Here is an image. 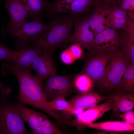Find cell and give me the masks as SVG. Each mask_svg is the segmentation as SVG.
Wrapping results in <instances>:
<instances>
[{"mask_svg":"<svg viewBox=\"0 0 134 134\" xmlns=\"http://www.w3.org/2000/svg\"><path fill=\"white\" fill-rule=\"evenodd\" d=\"M30 69L19 67L8 61L2 62L1 71L3 75L12 73L17 78L19 85V102L41 109L48 101L43 91V83L32 74Z\"/></svg>","mask_w":134,"mask_h":134,"instance_id":"cell-1","label":"cell"},{"mask_svg":"<svg viewBox=\"0 0 134 134\" xmlns=\"http://www.w3.org/2000/svg\"><path fill=\"white\" fill-rule=\"evenodd\" d=\"M82 16L69 15L54 17L51 27L33 43L43 52L53 53L56 48L69 43L71 31L75 22Z\"/></svg>","mask_w":134,"mask_h":134,"instance_id":"cell-2","label":"cell"},{"mask_svg":"<svg viewBox=\"0 0 134 134\" xmlns=\"http://www.w3.org/2000/svg\"><path fill=\"white\" fill-rule=\"evenodd\" d=\"M11 91L0 83V134H29L14 103L9 101Z\"/></svg>","mask_w":134,"mask_h":134,"instance_id":"cell-3","label":"cell"},{"mask_svg":"<svg viewBox=\"0 0 134 134\" xmlns=\"http://www.w3.org/2000/svg\"><path fill=\"white\" fill-rule=\"evenodd\" d=\"M130 63L120 47L113 52L103 78L99 85L105 90H117L129 65Z\"/></svg>","mask_w":134,"mask_h":134,"instance_id":"cell-4","label":"cell"},{"mask_svg":"<svg viewBox=\"0 0 134 134\" xmlns=\"http://www.w3.org/2000/svg\"><path fill=\"white\" fill-rule=\"evenodd\" d=\"M51 21L47 23L34 20L30 22L27 21L13 28L8 29L3 32L13 37L16 38V45L18 49L25 46L26 44L33 43L40 36L49 29L51 27Z\"/></svg>","mask_w":134,"mask_h":134,"instance_id":"cell-5","label":"cell"},{"mask_svg":"<svg viewBox=\"0 0 134 134\" xmlns=\"http://www.w3.org/2000/svg\"><path fill=\"white\" fill-rule=\"evenodd\" d=\"M90 51L82 72L89 76L94 84H99L104 77L112 52H98L92 50Z\"/></svg>","mask_w":134,"mask_h":134,"instance_id":"cell-6","label":"cell"},{"mask_svg":"<svg viewBox=\"0 0 134 134\" xmlns=\"http://www.w3.org/2000/svg\"><path fill=\"white\" fill-rule=\"evenodd\" d=\"M98 0H57L51 2L48 11L51 13H67L81 16L91 13Z\"/></svg>","mask_w":134,"mask_h":134,"instance_id":"cell-7","label":"cell"},{"mask_svg":"<svg viewBox=\"0 0 134 134\" xmlns=\"http://www.w3.org/2000/svg\"><path fill=\"white\" fill-rule=\"evenodd\" d=\"M73 86L71 77L55 74L48 78L43 90L48 101L61 97L66 98L72 91Z\"/></svg>","mask_w":134,"mask_h":134,"instance_id":"cell-8","label":"cell"},{"mask_svg":"<svg viewBox=\"0 0 134 134\" xmlns=\"http://www.w3.org/2000/svg\"><path fill=\"white\" fill-rule=\"evenodd\" d=\"M88 23L95 37L101 32L111 28L107 5L102 0H98L91 13L86 15Z\"/></svg>","mask_w":134,"mask_h":134,"instance_id":"cell-9","label":"cell"},{"mask_svg":"<svg viewBox=\"0 0 134 134\" xmlns=\"http://www.w3.org/2000/svg\"><path fill=\"white\" fill-rule=\"evenodd\" d=\"M121 46L120 34L112 28L100 32L94 37L91 50L103 52H113Z\"/></svg>","mask_w":134,"mask_h":134,"instance_id":"cell-10","label":"cell"},{"mask_svg":"<svg viewBox=\"0 0 134 134\" xmlns=\"http://www.w3.org/2000/svg\"><path fill=\"white\" fill-rule=\"evenodd\" d=\"M86 15L75 22L74 32L70 37L69 43L77 44L90 51L92 49L95 36L88 22Z\"/></svg>","mask_w":134,"mask_h":134,"instance_id":"cell-11","label":"cell"},{"mask_svg":"<svg viewBox=\"0 0 134 134\" xmlns=\"http://www.w3.org/2000/svg\"><path fill=\"white\" fill-rule=\"evenodd\" d=\"M113 101L110 98L105 102L100 104L87 108L82 112L76 119L72 121V124L80 131L103 115L104 113L112 109Z\"/></svg>","mask_w":134,"mask_h":134,"instance_id":"cell-12","label":"cell"},{"mask_svg":"<svg viewBox=\"0 0 134 134\" xmlns=\"http://www.w3.org/2000/svg\"><path fill=\"white\" fill-rule=\"evenodd\" d=\"M107 5L111 28L116 30L122 29L131 36H134V19L130 18L126 12L116 5Z\"/></svg>","mask_w":134,"mask_h":134,"instance_id":"cell-13","label":"cell"},{"mask_svg":"<svg viewBox=\"0 0 134 134\" xmlns=\"http://www.w3.org/2000/svg\"><path fill=\"white\" fill-rule=\"evenodd\" d=\"M52 53L43 52L35 58L31 66V68L36 72L35 76L43 83L44 80L56 73V67L51 56Z\"/></svg>","mask_w":134,"mask_h":134,"instance_id":"cell-14","label":"cell"},{"mask_svg":"<svg viewBox=\"0 0 134 134\" xmlns=\"http://www.w3.org/2000/svg\"><path fill=\"white\" fill-rule=\"evenodd\" d=\"M5 6L9 14L8 29L13 28L26 21L30 13L23 0H6Z\"/></svg>","mask_w":134,"mask_h":134,"instance_id":"cell-15","label":"cell"},{"mask_svg":"<svg viewBox=\"0 0 134 134\" xmlns=\"http://www.w3.org/2000/svg\"><path fill=\"white\" fill-rule=\"evenodd\" d=\"M109 96H103L93 91L81 93L72 98L68 101L77 111L95 106L100 101L107 100Z\"/></svg>","mask_w":134,"mask_h":134,"instance_id":"cell-16","label":"cell"},{"mask_svg":"<svg viewBox=\"0 0 134 134\" xmlns=\"http://www.w3.org/2000/svg\"><path fill=\"white\" fill-rule=\"evenodd\" d=\"M42 53V52L37 47L24 46L17 49L12 63L20 68H31L35 59Z\"/></svg>","mask_w":134,"mask_h":134,"instance_id":"cell-17","label":"cell"},{"mask_svg":"<svg viewBox=\"0 0 134 134\" xmlns=\"http://www.w3.org/2000/svg\"><path fill=\"white\" fill-rule=\"evenodd\" d=\"M109 96L113 101L112 110L113 115H118L123 112L132 111L134 108L133 93H125L117 91Z\"/></svg>","mask_w":134,"mask_h":134,"instance_id":"cell-18","label":"cell"},{"mask_svg":"<svg viewBox=\"0 0 134 134\" xmlns=\"http://www.w3.org/2000/svg\"><path fill=\"white\" fill-rule=\"evenodd\" d=\"M13 103L23 121L28 124L31 130L41 125L48 118L46 115L31 109L19 102Z\"/></svg>","mask_w":134,"mask_h":134,"instance_id":"cell-19","label":"cell"},{"mask_svg":"<svg viewBox=\"0 0 134 134\" xmlns=\"http://www.w3.org/2000/svg\"><path fill=\"white\" fill-rule=\"evenodd\" d=\"M87 127L107 132H121L134 131V126L123 121H117L93 123L89 125Z\"/></svg>","mask_w":134,"mask_h":134,"instance_id":"cell-20","label":"cell"},{"mask_svg":"<svg viewBox=\"0 0 134 134\" xmlns=\"http://www.w3.org/2000/svg\"><path fill=\"white\" fill-rule=\"evenodd\" d=\"M34 20L42 22L41 16L42 12L47 11L51 2L46 0H23Z\"/></svg>","mask_w":134,"mask_h":134,"instance_id":"cell-21","label":"cell"},{"mask_svg":"<svg viewBox=\"0 0 134 134\" xmlns=\"http://www.w3.org/2000/svg\"><path fill=\"white\" fill-rule=\"evenodd\" d=\"M118 91L123 93H133L134 90V64L130 63L124 74Z\"/></svg>","mask_w":134,"mask_h":134,"instance_id":"cell-22","label":"cell"},{"mask_svg":"<svg viewBox=\"0 0 134 134\" xmlns=\"http://www.w3.org/2000/svg\"><path fill=\"white\" fill-rule=\"evenodd\" d=\"M121 33L119 34L122 47L121 51L129 62L134 64V38L125 31H123Z\"/></svg>","mask_w":134,"mask_h":134,"instance_id":"cell-23","label":"cell"},{"mask_svg":"<svg viewBox=\"0 0 134 134\" xmlns=\"http://www.w3.org/2000/svg\"><path fill=\"white\" fill-rule=\"evenodd\" d=\"M73 82V86L81 93L93 91L94 82L92 79L85 73L81 72L78 74Z\"/></svg>","mask_w":134,"mask_h":134,"instance_id":"cell-24","label":"cell"},{"mask_svg":"<svg viewBox=\"0 0 134 134\" xmlns=\"http://www.w3.org/2000/svg\"><path fill=\"white\" fill-rule=\"evenodd\" d=\"M47 106L52 109L56 111H64L71 114H74L77 111L71 106L68 101H67L65 98L61 97L46 102Z\"/></svg>","mask_w":134,"mask_h":134,"instance_id":"cell-25","label":"cell"},{"mask_svg":"<svg viewBox=\"0 0 134 134\" xmlns=\"http://www.w3.org/2000/svg\"><path fill=\"white\" fill-rule=\"evenodd\" d=\"M31 133L33 134H61L63 132L48 118L41 125L31 130Z\"/></svg>","mask_w":134,"mask_h":134,"instance_id":"cell-26","label":"cell"},{"mask_svg":"<svg viewBox=\"0 0 134 134\" xmlns=\"http://www.w3.org/2000/svg\"><path fill=\"white\" fill-rule=\"evenodd\" d=\"M16 52V50H11L0 43V61L4 60L12 62Z\"/></svg>","mask_w":134,"mask_h":134,"instance_id":"cell-27","label":"cell"},{"mask_svg":"<svg viewBox=\"0 0 134 134\" xmlns=\"http://www.w3.org/2000/svg\"><path fill=\"white\" fill-rule=\"evenodd\" d=\"M116 5L127 13L134 12V0H116Z\"/></svg>","mask_w":134,"mask_h":134,"instance_id":"cell-28","label":"cell"},{"mask_svg":"<svg viewBox=\"0 0 134 134\" xmlns=\"http://www.w3.org/2000/svg\"><path fill=\"white\" fill-rule=\"evenodd\" d=\"M67 48L75 61L81 58L83 55L82 47L77 44L74 43Z\"/></svg>","mask_w":134,"mask_h":134,"instance_id":"cell-29","label":"cell"},{"mask_svg":"<svg viewBox=\"0 0 134 134\" xmlns=\"http://www.w3.org/2000/svg\"><path fill=\"white\" fill-rule=\"evenodd\" d=\"M118 116L123 121L134 126V112L132 111L123 112Z\"/></svg>","mask_w":134,"mask_h":134,"instance_id":"cell-30","label":"cell"},{"mask_svg":"<svg viewBox=\"0 0 134 134\" xmlns=\"http://www.w3.org/2000/svg\"><path fill=\"white\" fill-rule=\"evenodd\" d=\"M60 58L62 62L66 64H71L75 61L71 55L67 48L61 53Z\"/></svg>","mask_w":134,"mask_h":134,"instance_id":"cell-31","label":"cell"},{"mask_svg":"<svg viewBox=\"0 0 134 134\" xmlns=\"http://www.w3.org/2000/svg\"><path fill=\"white\" fill-rule=\"evenodd\" d=\"M104 3L108 5H116V0H102Z\"/></svg>","mask_w":134,"mask_h":134,"instance_id":"cell-32","label":"cell"}]
</instances>
